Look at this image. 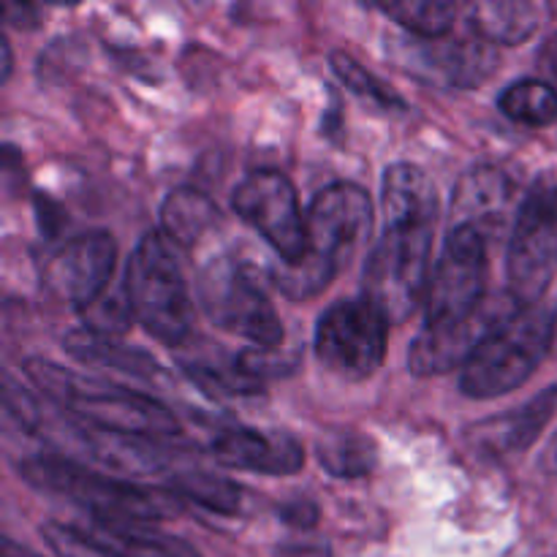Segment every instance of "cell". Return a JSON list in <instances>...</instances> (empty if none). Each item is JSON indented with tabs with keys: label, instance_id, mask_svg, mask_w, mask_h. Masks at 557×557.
I'll list each match as a JSON object with an SVG mask.
<instances>
[{
	"label": "cell",
	"instance_id": "1",
	"mask_svg": "<svg viewBox=\"0 0 557 557\" xmlns=\"http://www.w3.org/2000/svg\"><path fill=\"white\" fill-rule=\"evenodd\" d=\"M373 232V205L357 183H332L310 201L308 250L294 267L281 264L272 277L294 302L313 299L346 270Z\"/></svg>",
	"mask_w": 557,
	"mask_h": 557
},
{
	"label": "cell",
	"instance_id": "2",
	"mask_svg": "<svg viewBox=\"0 0 557 557\" xmlns=\"http://www.w3.org/2000/svg\"><path fill=\"white\" fill-rule=\"evenodd\" d=\"M25 375L63 411L85 428L120 438H172L180 422L161 400L125 386L103 384L98 379L65 370L49 359H25Z\"/></svg>",
	"mask_w": 557,
	"mask_h": 557
},
{
	"label": "cell",
	"instance_id": "3",
	"mask_svg": "<svg viewBox=\"0 0 557 557\" xmlns=\"http://www.w3.org/2000/svg\"><path fill=\"white\" fill-rule=\"evenodd\" d=\"M20 476L44 493L63 495L71 504L82 506L92 520L152 525L156 520H166L180 511L177 495H172L169 490L103 476L69 457H30V460L20 462Z\"/></svg>",
	"mask_w": 557,
	"mask_h": 557
},
{
	"label": "cell",
	"instance_id": "4",
	"mask_svg": "<svg viewBox=\"0 0 557 557\" xmlns=\"http://www.w3.org/2000/svg\"><path fill=\"white\" fill-rule=\"evenodd\" d=\"M125 294L134 319L156 341L177 348L194 335V297L185 281L172 243L161 232H150L136 243L125 264Z\"/></svg>",
	"mask_w": 557,
	"mask_h": 557
},
{
	"label": "cell",
	"instance_id": "5",
	"mask_svg": "<svg viewBox=\"0 0 557 557\" xmlns=\"http://www.w3.org/2000/svg\"><path fill=\"white\" fill-rule=\"evenodd\" d=\"M435 223L395 221L373 245L364 264V297L379 305L389 324H403L417 313L430 292Z\"/></svg>",
	"mask_w": 557,
	"mask_h": 557
},
{
	"label": "cell",
	"instance_id": "6",
	"mask_svg": "<svg viewBox=\"0 0 557 557\" xmlns=\"http://www.w3.org/2000/svg\"><path fill=\"white\" fill-rule=\"evenodd\" d=\"M557 332L555 310L544 305L522 310L462 368L460 389L473 400H490L525 384L549 354Z\"/></svg>",
	"mask_w": 557,
	"mask_h": 557
},
{
	"label": "cell",
	"instance_id": "7",
	"mask_svg": "<svg viewBox=\"0 0 557 557\" xmlns=\"http://www.w3.org/2000/svg\"><path fill=\"white\" fill-rule=\"evenodd\" d=\"M196 299L212 324L245 337L259 351H277L286 337L281 315L243 261L228 256L207 261L196 275Z\"/></svg>",
	"mask_w": 557,
	"mask_h": 557
},
{
	"label": "cell",
	"instance_id": "8",
	"mask_svg": "<svg viewBox=\"0 0 557 557\" xmlns=\"http://www.w3.org/2000/svg\"><path fill=\"white\" fill-rule=\"evenodd\" d=\"M389 319L368 297L335 302L315 326V357L330 373L364 381L384 364Z\"/></svg>",
	"mask_w": 557,
	"mask_h": 557
},
{
	"label": "cell",
	"instance_id": "9",
	"mask_svg": "<svg viewBox=\"0 0 557 557\" xmlns=\"http://www.w3.org/2000/svg\"><path fill=\"white\" fill-rule=\"evenodd\" d=\"M509 292L533 308L557 275V183H539L517 212L506 253Z\"/></svg>",
	"mask_w": 557,
	"mask_h": 557
},
{
	"label": "cell",
	"instance_id": "10",
	"mask_svg": "<svg viewBox=\"0 0 557 557\" xmlns=\"http://www.w3.org/2000/svg\"><path fill=\"white\" fill-rule=\"evenodd\" d=\"M232 207L267 239L281 264L294 267L308 250V215L292 180L275 169H259L234 188Z\"/></svg>",
	"mask_w": 557,
	"mask_h": 557
},
{
	"label": "cell",
	"instance_id": "11",
	"mask_svg": "<svg viewBox=\"0 0 557 557\" xmlns=\"http://www.w3.org/2000/svg\"><path fill=\"white\" fill-rule=\"evenodd\" d=\"M522 310L525 308L511 297V292H495L487 294L484 302L466 319L424 324L417 341L411 343L408 368L417 375H438L466 368L482 351L484 343L498 335Z\"/></svg>",
	"mask_w": 557,
	"mask_h": 557
},
{
	"label": "cell",
	"instance_id": "12",
	"mask_svg": "<svg viewBox=\"0 0 557 557\" xmlns=\"http://www.w3.org/2000/svg\"><path fill=\"white\" fill-rule=\"evenodd\" d=\"M487 237L473 226H451L428 292V321L446 324L471 315L487 297Z\"/></svg>",
	"mask_w": 557,
	"mask_h": 557
},
{
	"label": "cell",
	"instance_id": "13",
	"mask_svg": "<svg viewBox=\"0 0 557 557\" xmlns=\"http://www.w3.org/2000/svg\"><path fill=\"white\" fill-rule=\"evenodd\" d=\"M114 261H117L114 237L96 228V232H85L69 239L63 248L54 250L49 256L44 277L60 299L74 305L76 310H85L87 305L109 292Z\"/></svg>",
	"mask_w": 557,
	"mask_h": 557
},
{
	"label": "cell",
	"instance_id": "14",
	"mask_svg": "<svg viewBox=\"0 0 557 557\" xmlns=\"http://www.w3.org/2000/svg\"><path fill=\"white\" fill-rule=\"evenodd\" d=\"M218 466L228 471L264 473V476H292L302 471L305 449L292 433H264L253 428L223 430L212 441Z\"/></svg>",
	"mask_w": 557,
	"mask_h": 557
},
{
	"label": "cell",
	"instance_id": "15",
	"mask_svg": "<svg viewBox=\"0 0 557 557\" xmlns=\"http://www.w3.org/2000/svg\"><path fill=\"white\" fill-rule=\"evenodd\" d=\"M555 411L557 386H549V389H544L542 395H536L533 400H528L525 406L515 408V411L476 422L473 428H468L466 438L468 444H471V449L476 451L479 457H484V460H511V457L531 449L533 441L542 435V430L547 428L549 419L555 417Z\"/></svg>",
	"mask_w": 557,
	"mask_h": 557
},
{
	"label": "cell",
	"instance_id": "16",
	"mask_svg": "<svg viewBox=\"0 0 557 557\" xmlns=\"http://www.w3.org/2000/svg\"><path fill=\"white\" fill-rule=\"evenodd\" d=\"M400 49L403 69H411V74L430 71L451 87H473L495 71L493 44L482 41L479 36L451 44H430L428 38H419Z\"/></svg>",
	"mask_w": 557,
	"mask_h": 557
},
{
	"label": "cell",
	"instance_id": "17",
	"mask_svg": "<svg viewBox=\"0 0 557 557\" xmlns=\"http://www.w3.org/2000/svg\"><path fill=\"white\" fill-rule=\"evenodd\" d=\"M511 196H515V185L509 174L495 166L471 169L462 174L455 188V201H451L455 226H473L484 237L498 234L506 226Z\"/></svg>",
	"mask_w": 557,
	"mask_h": 557
},
{
	"label": "cell",
	"instance_id": "18",
	"mask_svg": "<svg viewBox=\"0 0 557 557\" xmlns=\"http://www.w3.org/2000/svg\"><path fill=\"white\" fill-rule=\"evenodd\" d=\"M76 531L101 557H201L183 539L166 536L141 522L90 520V525Z\"/></svg>",
	"mask_w": 557,
	"mask_h": 557
},
{
	"label": "cell",
	"instance_id": "19",
	"mask_svg": "<svg viewBox=\"0 0 557 557\" xmlns=\"http://www.w3.org/2000/svg\"><path fill=\"white\" fill-rule=\"evenodd\" d=\"M381 201H384L386 223H435L438 218V190H435L433 180L424 174V169L413 166V163H392L386 169Z\"/></svg>",
	"mask_w": 557,
	"mask_h": 557
},
{
	"label": "cell",
	"instance_id": "20",
	"mask_svg": "<svg viewBox=\"0 0 557 557\" xmlns=\"http://www.w3.org/2000/svg\"><path fill=\"white\" fill-rule=\"evenodd\" d=\"M544 5L528 0H484L471 5V27L487 44H520L536 33Z\"/></svg>",
	"mask_w": 557,
	"mask_h": 557
},
{
	"label": "cell",
	"instance_id": "21",
	"mask_svg": "<svg viewBox=\"0 0 557 557\" xmlns=\"http://www.w3.org/2000/svg\"><path fill=\"white\" fill-rule=\"evenodd\" d=\"M218 218L221 212L215 201L196 188H174L161 205L163 237L183 248H194L215 226Z\"/></svg>",
	"mask_w": 557,
	"mask_h": 557
},
{
	"label": "cell",
	"instance_id": "22",
	"mask_svg": "<svg viewBox=\"0 0 557 557\" xmlns=\"http://www.w3.org/2000/svg\"><path fill=\"white\" fill-rule=\"evenodd\" d=\"M63 343H65V351L85 364L120 370V373H131L136 375V379H147V381L161 375V364H158L150 354L139 351V348H125L114 341H103V337L90 335V332L85 330L69 332Z\"/></svg>",
	"mask_w": 557,
	"mask_h": 557
},
{
	"label": "cell",
	"instance_id": "23",
	"mask_svg": "<svg viewBox=\"0 0 557 557\" xmlns=\"http://www.w3.org/2000/svg\"><path fill=\"white\" fill-rule=\"evenodd\" d=\"M315 457L330 476L362 479L379 462V446L359 430H343V433L324 435L315 446Z\"/></svg>",
	"mask_w": 557,
	"mask_h": 557
},
{
	"label": "cell",
	"instance_id": "24",
	"mask_svg": "<svg viewBox=\"0 0 557 557\" xmlns=\"http://www.w3.org/2000/svg\"><path fill=\"white\" fill-rule=\"evenodd\" d=\"M500 112L522 125H549L557 120V90L544 79H517L500 92Z\"/></svg>",
	"mask_w": 557,
	"mask_h": 557
},
{
	"label": "cell",
	"instance_id": "25",
	"mask_svg": "<svg viewBox=\"0 0 557 557\" xmlns=\"http://www.w3.org/2000/svg\"><path fill=\"white\" fill-rule=\"evenodd\" d=\"M381 14L392 16L400 27L417 38L438 41L451 30L457 16V5L446 0H403V3H375Z\"/></svg>",
	"mask_w": 557,
	"mask_h": 557
},
{
	"label": "cell",
	"instance_id": "26",
	"mask_svg": "<svg viewBox=\"0 0 557 557\" xmlns=\"http://www.w3.org/2000/svg\"><path fill=\"white\" fill-rule=\"evenodd\" d=\"M174 490L183 498L194 500V504L205 506L212 515L234 517L243 511V490L228 479L215 476L210 471H183L174 473Z\"/></svg>",
	"mask_w": 557,
	"mask_h": 557
},
{
	"label": "cell",
	"instance_id": "27",
	"mask_svg": "<svg viewBox=\"0 0 557 557\" xmlns=\"http://www.w3.org/2000/svg\"><path fill=\"white\" fill-rule=\"evenodd\" d=\"M185 373L196 381L205 392H218V395H259L264 389V381L250 375L243 368L239 357L226 359H196V362L183 364Z\"/></svg>",
	"mask_w": 557,
	"mask_h": 557
},
{
	"label": "cell",
	"instance_id": "28",
	"mask_svg": "<svg viewBox=\"0 0 557 557\" xmlns=\"http://www.w3.org/2000/svg\"><path fill=\"white\" fill-rule=\"evenodd\" d=\"M79 315H82V324H85V332H90V335L96 337H103V341H112V337L125 335L131 321H136L125 288L123 292H112V288H109V292L101 294L96 302L87 305L85 310H79Z\"/></svg>",
	"mask_w": 557,
	"mask_h": 557
},
{
	"label": "cell",
	"instance_id": "29",
	"mask_svg": "<svg viewBox=\"0 0 557 557\" xmlns=\"http://www.w3.org/2000/svg\"><path fill=\"white\" fill-rule=\"evenodd\" d=\"M330 63H332V71L341 76L343 85H346L348 90L357 92V96L370 98V101L381 103V107H386V109L403 107L400 98H397L395 92L384 85V82L375 79V76L370 74L364 65H359V60H354L348 52H332Z\"/></svg>",
	"mask_w": 557,
	"mask_h": 557
},
{
	"label": "cell",
	"instance_id": "30",
	"mask_svg": "<svg viewBox=\"0 0 557 557\" xmlns=\"http://www.w3.org/2000/svg\"><path fill=\"white\" fill-rule=\"evenodd\" d=\"M3 411L9 422H14L22 433H38L41 428V411L27 389H22L14 375H3Z\"/></svg>",
	"mask_w": 557,
	"mask_h": 557
},
{
	"label": "cell",
	"instance_id": "31",
	"mask_svg": "<svg viewBox=\"0 0 557 557\" xmlns=\"http://www.w3.org/2000/svg\"><path fill=\"white\" fill-rule=\"evenodd\" d=\"M281 520L286 525L297 528V531H310L319 522V506L310 498L288 500V504L281 506Z\"/></svg>",
	"mask_w": 557,
	"mask_h": 557
},
{
	"label": "cell",
	"instance_id": "32",
	"mask_svg": "<svg viewBox=\"0 0 557 557\" xmlns=\"http://www.w3.org/2000/svg\"><path fill=\"white\" fill-rule=\"evenodd\" d=\"M539 63H542V69L547 71L553 79H557V33H553V36L544 41L542 52H539Z\"/></svg>",
	"mask_w": 557,
	"mask_h": 557
},
{
	"label": "cell",
	"instance_id": "33",
	"mask_svg": "<svg viewBox=\"0 0 557 557\" xmlns=\"http://www.w3.org/2000/svg\"><path fill=\"white\" fill-rule=\"evenodd\" d=\"M0 54H3V58H0V76H3L5 82L11 76V44L5 36L0 38Z\"/></svg>",
	"mask_w": 557,
	"mask_h": 557
},
{
	"label": "cell",
	"instance_id": "34",
	"mask_svg": "<svg viewBox=\"0 0 557 557\" xmlns=\"http://www.w3.org/2000/svg\"><path fill=\"white\" fill-rule=\"evenodd\" d=\"M3 557H36V555L27 553V549H22L20 544H14L11 539H5V542H3Z\"/></svg>",
	"mask_w": 557,
	"mask_h": 557
},
{
	"label": "cell",
	"instance_id": "35",
	"mask_svg": "<svg viewBox=\"0 0 557 557\" xmlns=\"http://www.w3.org/2000/svg\"><path fill=\"white\" fill-rule=\"evenodd\" d=\"M555 466H557V455H555Z\"/></svg>",
	"mask_w": 557,
	"mask_h": 557
}]
</instances>
